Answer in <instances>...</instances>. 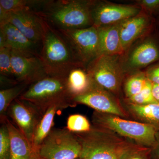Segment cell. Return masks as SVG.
I'll use <instances>...</instances> for the list:
<instances>
[{
  "mask_svg": "<svg viewBox=\"0 0 159 159\" xmlns=\"http://www.w3.org/2000/svg\"><path fill=\"white\" fill-rule=\"evenodd\" d=\"M93 1L47 0L36 11L57 30L84 29L93 25L91 14Z\"/></svg>",
  "mask_w": 159,
  "mask_h": 159,
  "instance_id": "obj_1",
  "label": "cell"
},
{
  "mask_svg": "<svg viewBox=\"0 0 159 159\" xmlns=\"http://www.w3.org/2000/svg\"><path fill=\"white\" fill-rule=\"evenodd\" d=\"M75 134L82 146V159H119L139 146L112 131L93 125L88 132Z\"/></svg>",
  "mask_w": 159,
  "mask_h": 159,
  "instance_id": "obj_2",
  "label": "cell"
},
{
  "mask_svg": "<svg viewBox=\"0 0 159 159\" xmlns=\"http://www.w3.org/2000/svg\"><path fill=\"white\" fill-rule=\"evenodd\" d=\"M39 55L48 76L67 77L73 69L83 67L75 60L59 31L46 21Z\"/></svg>",
  "mask_w": 159,
  "mask_h": 159,
  "instance_id": "obj_3",
  "label": "cell"
},
{
  "mask_svg": "<svg viewBox=\"0 0 159 159\" xmlns=\"http://www.w3.org/2000/svg\"><path fill=\"white\" fill-rule=\"evenodd\" d=\"M31 102L43 113L51 107L61 110L76 106L67 86V77L48 76L29 86L19 97Z\"/></svg>",
  "mask_w": 159,
  "mask_h": 159,
  "instance_id": "obj_4",
  "label": "cell"
},
{
  "mask_svg": "<svg viewBox=\"0 0 159 159\" xmlns=\"http://www.w3.org/2000/svg\"><path fill=\"white\" fill-rule=\"evenodd\" d=\"M92 123L94 126L112 131L145 148H151L159 140V132L151 125L116 115L94 111Z\"/></svg>",
  "mask_w": 159,
  "mask_h": 159,
  "instance_id": "obj_5",
  "label": "cell"
},
{
  "mask_svg": "<svg viewBox=\"0 0 159 159\" xmlns=\"http://www.w3.org/2000/svg\"><path fill=\"white\" fill-rule=\"evenodd\" d=\"M120 55L101 54L88 65L86 70L96 84L113 94L118 95L124 80V71Z\"/></svg>",
  "mask_w": 159,
  "mask_h": 159,
  "instance_id": "obj_6",
  "label": "cell"
},
{
  "mask_svg": "<svg viewBox=\"0 0 159 159\" xmlns=\"http://www.w3.org/2000/svg\"><path fill=\"white\" fill-rule=\"evenodd\" d=\"M66 41L75 60L83 67L99 55V36L93 25L82 29L57 30Z\"/></svg>",
  "mask_w": 159,
  "mask_h": 159,
  "instance_id": "obj_7",
  "label": "cell"
},
{
  "mask_svg": "<svg viewBox=\"0 0 159 159\" xmlns=\"http://www.w3.org/2000/svg\"><path fill=\"white\" fill-rule=\"evenodd\" d=\"M81 151L78 137L66 128L52 129L39 149L45 159H77Z\"/></svg>",
  "mask_w": 159,
  "mask_h": 159,
  "instance_id": "obj_8",
  "label": "cell"
},
{
  "mask_svg": "<svg viewBox=\"0 0 159 159\" xmlns=\"http://www.w3.org/2000/svg\"><path fill=\"white\" fill-rule=\"evenodd\" d=\"M14 79L19 84L31 85L48 77L39 54L11 50Z\"/></svg>",
  "mask_w": 159,
  "mask_h": 159,
  "instance_id": "obj_9",
  "label": "cell"
},
{
  "mask_svg": "<svg viewBox=\"0 0 159 159\" xmlns=\"http://www.w3.org/2000/svg\"><path fill=\"white\" fill-rule=\"evenodd\" d=\"M73 101L76 106L83 104L93 109L96 111L112 114L125 119L129 118L121 101L113 94L97 85L95 82L88 92L75 97Z\"/></svg>",
  "mask_w": 159,
  "mask_h": 159,
  "instance_id": "obj_10",
  "label": "cell"
},
{
  "mask_svg": "<svg viewBox=\"0 0 159 159\" xmlns=\"http://www.w3.org/2000/svg\"><path fill=\"white\" fill-rule=\"evenodd\" d=\"M6 22L15 26L32 42L41 44L45 21L36 11L26 9L8 13L0 12V24Z\"/></svg>",
  "mask_w": 159,
  "mask_h": 159,
  "instance_id": "obj_11",
  "label": "cell"
},
{
  "mask_svg": "<svg viewBox=\"0 0 159 159\" xmlns=\"http://www.w3.org/2000/svg\"><path fill=\"white\" fill-rule=\"evenodd\" d=\"M7 114L31 146L34 131L44 114L31 102L18 98L9 106Z\"/></svg>",
  "mask_w": 159,
  "mask_h": 159,
  "instance_id": "obj_12",
  "label": "cell"
},
{
  "mask_svg": "<svg viewBox=\"0 0 159 159\" xmlns=\"http://www.w3.org/2000/svg\"><path fill=\"white\" fill-rule=\"evenodd\" d=\"M141 9L136 6L117 5L106 2L93 1L91 14L93 26L110 25L121 22L138 15Z\"/></svg>",
  "mask_w": 159,
  "mask_h": 159,
  "instance_id": "obj_13",
  "label": "cell"
},
{
  "mask_svg": "<svg viewBox=\"0 0 159 159\" xmlns=\"http://www.w3.org/2000/svg\"><path fill=\"white\" fill-rule=\"evenodd\" d=\"M159 58V49L154 42L147 39L136 46L123 65L124 73L136 71L156 61Z\"/></svg>",
  "mask_w": 159,
  "mask_h": 159,
  "instance_id": "obj_14",
  "label": "cell"
},
{
  "mask_svg": "<svg viewBox=\"0 0 159 159\" xmlns=\"http://www.w3.org/2000/svg\"><path fill=\"white\" fill-rule=\"evenodd\" d=\"M11 23L0 24V48H6L22 51L39 54L38 46Z\"/></svg>",
  "mask_w": 159,
  "mask_h": 159,
  "instance_id": "obj_15",
  "label": "cell"
},
{
  "mask_svg": "<svg viewBox=\"0 0 159 159\" xmlns=\"http://www.w3.org/2000/svg\"><path fill=\"white\" fill-rule=\"evenodd\" d=\"M149 25V18L146 15L141 12L122 22L120 38L124 52L147 30Z\"/></svg>",
  "mask_w": 159,
  "mask_h": 159,
  "instance_id": "obj_16",
  "label": "cell"
},
{
  "mask_svg": "<svg viewBox=\"0 0 159 159\" xmlns=\"http://www.w3.org/2000/svg\"><path fill=\"white\" fill-rule=\"evenodd\" d=\"M121 23L97 27L99 36V55H121L124 53L120 38Z\"/></svg>",
  "mask_w": 159,
  "mask_h": 159,
  "instance_id": "obj_17",
  "label": "cell"
},
{
  "mask_svg": "<svg viewBox=\"0 0 159 159\" xmlns=\"http://www.w3.org/2000/svg\"><path fill=\"white\" fill-rule=\"evenodd\" d=\"M129 118L148 124L159 132V103L138 105L121 101Z\"/></svg>",
  "mask_w": 159,
  "mask_h": 159,
  "instance_id": "obj_18",
  "label": "cell"
},
{
  "mask_svg": "<svg viewBox=\"0 0 159 159\" xmlns=\"http://www.w3.org/2000/svg\"><path fill=\"white\" fill-rule=\"evenodd\" d=\"M5 122L9 129L11 142L10 159H29L32 151L31 144L8 117Z\"/></svg>",
  "mask_w": 159,
  "mask_h": 159,
  "instance_id": "obj_19",
  "label": "cell"
},
{
  "mask_svg": "<svg viewBox=\"0 0 159 159\" xmlns=\"http://www.w3.org/2000/svg\"><path fill=\"white\" fill-rule=\"evenodd\" d=\"M94 83L85 68H75L70 72L67 77V86L73 99L88 92Z\"/></svg>",
  "mask_w": 159,
  "mask_h": 159,
  "instance_id": "obj_20",
  "label": "cell"
},
{
  "mask_svg": "<svg viewBox=\"0 0 159 159\" xmlns=\"http://www.w3.org/2000/svg\"><path fill=\"white\" fill-rule=\"evenodd\" d=\"M60 108L56 106L49 107L44 114L34 131L31 143L34 150H39L40 146L52 130L55 114Z\"/></svg>",
  "mask_w": 159,
  "mask_h": 159,
  "instance_id": "obj_21",
  "label": "cell"
},
{
  "mask_svg": "<svg viewBox=\"0 0 159 159\" xmlns=\"http://www.w3.org/2000/svg\"><path fill=\"white\" fill-rule=\"evenodd\" d=\"M29 85L18 84L9 88L0 91V119L1 123H5L7 118L8 109L12 102L26 90Z\"/></svg>",
  "mask_w": 159,
  "mask_h": 159,
  "instance_id": "obj_22",
  "label": "cell"
},
{
  "mask_svg": "<svg viewBox=\"0 0 159 159\" xmlns=\"http://www.w3.org/2000/svg\"><path fill=\"white\" fill-rule=\"evenodd\" d=\"M45 2V0H1L0 12L8 13L26 9L37 11Z\"/></svg>",
  "mask_w": 159,
  "mask_h": 159,
  "instance_id": "obj_23",
  "label": "cell"
},
{
  "mask_svg": "<svg viewBox=\"0 0 159 159\" xmlns=\"http://www.w3.org/2000/svg\"><path fill=\"white\" fill-rule=\"evenodd\" d=\"M148 80L146 73L137 72L132 74L124 82L125 99H128L139 94L145 86Z\"/></svg>",
  "mask_w": 159,
  "mask_h": 159,
  "instance_id": "obj_24",
  "label": "cell"
},
{
  "mask_svg": "<svg viewBox=\"0 0 159 159\" xmlns=\"http://www.w3.org/2000/svg\"><path fill=\"white\" fill-rule=\"evenodd\" d=\"M93 125L89 119L81 114H73L69 116L67 120L68 130L74 133H85L91 130Z\"/></svg>",
  "mask_w": 159,
  "mask_h": 159,
  "instance_id": "obj_25",
  "label": "cell"
},
{
  "mask_svg": "<svg viewBox=\"0 0 159 159\" xmlns=\"http://www.w3.org/2000/svg\"><path fill=\"white\" fill-rule=\"evenodd\" d=\"M152 88V83L148 79L145 86L139 94L128 99H124L123 100L129 103L138 105L158 103L154 98Z\"/></svg>",
  "mask_w": 159,
  "mask_h": 159,
  "instance_id": "obj_26",
  "label": "cell"
},
{
  "mask_svg": "<svg viewBox=\"0 0 159 159\" xmlns=\"http://www.w3.org/2000/svg\"><path fill=\"white\" fill-rule=\"evenodd\" d=\"M11 50L6 48H0V74L1 76L15 80L11 66Z\"/></svg>",
  "mask_w": 159,
  "mask_h": 159,
  "instance_id": "obj_27",
  "label": "cell"
},
{
  "mask_svg": "<svg viewBox=\"0 0 159 159\" xmlns=\"http://www.w3.org/2000/svg\"><path fill=\"white\" fill-rule=\"evenodd\" d=\"M0 128V159H10L11 142L8 126L6 122Z\"/></svg>",
  "mask_w": 159,
  "mask_h": 159,
  "instance_id": "obj_28",
  "label": "cell"
},
{
  "mask_svg": "<svg viewBox=\"0 0 159 159\" xmlns=\"http://www.w3.org/2000/svg\"><path fill=\"white\" fill-rule=\"evenodd\" d=\"M150 148L139 146L125 152L119 159H151Z\"/></svg>",
  "mask_w": 159,
  "mask_h": 159,
  "instance_id": "obj_29",
  "label": "cell"
},
{
  "mask_svg": "<svg viewBox=\"0 0 159 159\" xmlns=\"http://www.w3.org/2000/svg\"><path fill=\"white\" fill-rule=\"evenodd\" d=\"M137 2L142 8L149 11L159 8V0H141Z\"/></svg>",
  "mask_w": 159,
  "mask_h": 159,
  "instance_id": "obj_30",
  "label": "cell"
},
{
  "mask_svg": "<svg viewBox=\"0 0 159 159\" xmlns=\"http://www.w3.org/2000/svg\"><path fill=\"white\" fill-rule=\"evenodd\" d=\"M146 75L148 80L152 83L159 84V66L148 70Z\"/></svg>",
  "mask_w": 159,
  "mask_h": 159,
  "instance_id": "obj_31",
  "label": "cell"
},
{
  "mask_svg": "<svg viewBox=\"0 0 159 159\" xmlns=\"http://www.w3.org/2000/svg\"><path fill=\"white\" fill-rule=\"evenodd\" d=\"M149 156L151 159H159V140L154 146L150 148Z\"/></svg>",
  "mask_w": 159,
  "mask_h": 159,
  "instance_id": "obj_32",
  "label": "cell"
},
{
  "mask_svg": "<svg viewBox=\"0 0 159 159\" xmlns=\"http://www.w3.org/2000/svg\"><path fill=\"white\" fill-rule=\"evenodd\" d=\"M152 92L154 98L159 103V84L152 83Z\"/></svg>",
  "mask_w": 159,
  "mask_h": 159,
  "instance_id": "obj_33",
  "label": "cell"
},
{
  "mask_svg": "<svg viewBox=\"0 0 159 159\" xmlns=\"http://www.w3.org/2000/svg\"><path fill=\"white\" fill-rule=\"evenodd\" d=\"M29 159H45L39 153V150L32 149L31 155Z\"/></svg>",
  "mask_w": 159,
  "mask_h": 159,
  "instance_id": "obj_34",
  "label": "cell"
},
{
  "mask_svg": "<svg viewBox=\"0 0 159 159\" xmlns=\"http://www.w3.org/2000/svg\"><path fill=\"white\" fill-rule=\"evenodd\" d=\"M82 159L80 158H78V159Z\"/></svg>",
  "mask_w": 159,
  "mask_h": 159,
  "instance_id": "obj_35",
  "label": "cell"
}]
</instances>
